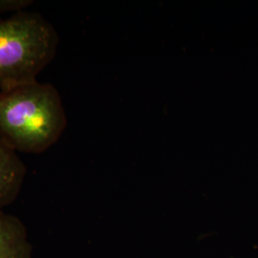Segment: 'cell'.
Returning <instances> with one entry per match:
<instances>
[{
    "label": "cell",
    "mask_w": 258,
    "mask_h": 258,
    "mask_svg": "<svg viewBox=\"0 0 258 258\" xmlns=\"http://www.w3.org/2000/svg\"><path fill=\"white\" fill-rule=\"evenodd\" d=\"M66 126L62 100L53 84L35 81L0 90V139L13 150L45 152Z\"/></svg>",
    "instance_id": "obj_1"
},
{
    "label": "cell",
    "mask_w": 258,
    "mask_h": 258,
    "mask_svg": "<svg viewBox=\"0 0 258 258\" xmlns=\"http://www.w3.org/2000/svg\"><path fill=\"white\" fill-rule=\"evenodd\" d=\"M58 42L55 27L39 13L24 10L0 18V90L37 81Z\"/></svg>",
    "instance_id": "obj_2"
},
{
    "label": "cell",
    "mask_w": 258,
    "mask_h": 258,
    "mask_svg": "<svg viewBox=\"0 0 258 258\" xmlns=\"http://www.w3.org/2000/svg\"><path fill=\"white\" fill-rule=\"evenodd\" d=\"M26 166L17 151L0 139V210L14 203L22 189Z\"/></svg>",
    "instance_id": "obj_3"
},
{
    "label": "cell",
    "mask_w": 258,
    "mask_h": 258,
    "mask_svg": "<svg viewBox=\"0 0 258 258\" xmlns=\"http://www.w3.org/2000/svg\"><path fill=\"white\" fill-rule=\"evenodd\" d=\"M33 245L24 223L0 210V258H32Z\"/></svg>",
    "instance_id": "obj_4"
},
{
    "label": "cell",
    "mask_w": 258,
    "mask_h": 258,
    "mask_svg": "<svg viewBox=\"0 0 258 258\" xmlns=\"http://www.w3.org/2000/svg\"><path fill=\"white\" fill-rule=\"evenodd\" d=\"M33 4L32 0H0V16L8 13H19Z\"/></svg>",
    "instance_id": "obj_5"
}]
</instances>
